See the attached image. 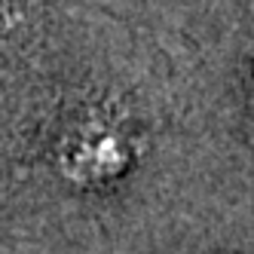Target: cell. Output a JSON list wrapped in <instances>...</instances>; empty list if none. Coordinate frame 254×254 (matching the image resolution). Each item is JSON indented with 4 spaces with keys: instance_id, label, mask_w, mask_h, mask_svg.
<instances>
[{
    "instance_id": "obj_1",
    "label": "cell",
    "mask_w": 254,
    "mask_h": 254,
    "mask_svg": "<svg viewBox=\"0 0 254 254\" xmlns=\"http://www.w3.org/2000/svg\"><path fill=\"white\" fill-rule=\"evenodd\" d=\"M132 162V147L117 126L111 123H86L83 129L64 144L62 150V169L70 181L86 187L104 184L120 178Z\"/></svg>"
}]
</instances>
